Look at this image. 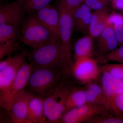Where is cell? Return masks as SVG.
Here are the masks:
<instances>
[{
  "instance_id": "5bb4252c",
  "label": "cell",
  "mask_w": 123,
  "mask_h": 123,
  "mask_svg": "<svg viewBox=\"0 0 123 123\" xmlns=\"http://www.w3.org/2000/svg\"><path fill=\"white\" fill-rule=\"evenodd\" d=\"M47 120L43 99L35 95L29 103L25 123H46L48 122Z\"/></svg>"
},
{
  "instance_id": "8d00e7d4",
  "label": "cell",
  "mask_w": 123,
  "mask_h": 123,
  "mask_svg": "<svg viewBox=\"0 0 123 123\" xmlns=\"http://www.w3.org/2000/svg\"></svg>"
},
{
  "instance_id": "d590c367",
  "label": "cell",
  "mask_w": 123,
  "mask_h": 123,
  "mask_svg": "<svg viewBox=\"0 0 123 123\" xmlns=\"http://www.w3.org/2000/svg\"><path fill=\"white\" fill-rule=\"evenodd\" d=\"M107 1H112V0H106Z\"/></svg>"
},
{
  "instance_id": "7402d4cb",
  "label": "cell",
  "mask_w": 123,
  "mask_h": 123,
  "mask_svg": "<svg viewBox=\"0 0 123 123\" xmlns=\"http://www.w3.org/2000/svg\"><path fill=\"white\" fill-rule=\"evenodd\" d=\"M20 43L17 40H10L0 43V60L5 56H11L13 52L20 50L21 48Z\"/></svg>"
},
{
  "instance_id": "83f0119b",
  "label": "cell",
  "mask_w": 123,
  "mask_h": 123,
  "mask_svg": "<svg viewBox=\"0 0 123 123\" xmlns=\"http://www.w3.org/2000/svg\"><path fill=\"white\" fill-rule=\"evenodd\" d=\"M84 89L85 92L87 102L97 105L105 106L110 111V107L105 101L88 88L85 87Z\"/></svg>"
},
{
  "instance_id": "603a6c76",
  "label": "cell",
  "mask_w": 123,
  "mask_h": 123,
  "mask_svg": "<svg viewBox=\"0 0 123 123\" xmlns=\"http://www.w3.org/2000/svg\"><path fill=\"white\" fill-rule=\"evenodd\" d=\"M111 111L115 116L123 118V94H119L109 97Z\"/></svg>"
},
{
  "instance_id": "ac0fdd59",
  "label": "cell",
  "mask_w": 123,
  "mask_h": 123,
  "mask_svg": "<svg viewBox=\"0 0 123 123\" xmlns=\"http://www.w3.org/2000/svg\"><path fill=\"white\" fill-rule=\"evenodd\" d=\"M93 38L90 35H87L77 41L74 47L75 60L84 57H92L93 55Z\"/></svg>"
},
{
  "instance_id": "ba28073f",
  "label": "cell",
  "mask_w": 123,
  "mask_h": 123,
  "mask_svg": "<svg viewBox=\"0 0 123 123\" xmlns=\"http://www.w3.org/2000/svg\"><path fill=\"white\" fill-rule=\"evenodd\" d=\"M75 60L74 75L78 80L87 83L98 78L100 70L95 60L91 57H84Z\"/></svg>"
},
{
  "instance_id": "d6a6232c",
  "label": "cell",
  "mask_w": 123,
  "mask_h": 123,
  "mask_svg": "<svg viewBox=\"0 0 123 123\" xmlns=\"http://www.w3.org/2000/svg\"><path fill=\"white\" fill-rule=\"evenodd\" d=\"M14 59V56L13 57L12 56H9L8 57L7 59H6L3 60H0V70L3 69L5 68L8 66L9 64H10L12 61Z\"/></svg>"
},
{
  "instance_id": "5b68a950",
  "label": "cell",
  "mask_w": 123,
  "mask_h": 123,
  "mask_svg": "<svg viewBox=\"0 0 123 123\" xmlns=\"http://www.w3.org/2000/svg\"><path fill=\"white\" fill-rule=\"evenodd\" d=\"M33 68H47L60 69V40L33 49L28 56Z\"/></svg>"
},
{
  "instance_id": "836d02e7",
  "label": "cell",
  "mask_w": 123,
  "mask_h": 123,
  "mask_svg": "<svg viewBox=\"0 0 123 123\" xmlns=\"http://www.w3.org/2000/svg\"><path fill=\"white\" fill-rule=\"evenodd\" d=\"M113 8L117 9L123 10V0H115L112 1Z\"/></svg>"
},
{
  "instance_id": "8fae6325",
  "label": "cell",
  "mask_w": 123,
  "mask_h": 123,
  "mask_svg": "<svg viewBox=\"0 0 123 123\" xmlns=\"http://www.w3.org/2000/svg\"><path fill=\"white\" fill-rule=\"evenodd\" d=\"M35 94L24 89L14 100L10 112L12 123H26L29 103Z\"/></svg>"
},
{
  "instance_id": "d6986e66",
  "label": "cell",
  "mask_w": 123,
  "mask_h": 123,
  "mask_svg": "<svg viewBox=\"0 0 123 123\" xmlns=\"http://www.w3.org/2000/svg\"><path fill=\"white\" fill-rule=\"evenodd\" d=\"M22 38V27L10 24H0V43L10 40H17L20 43Z\"/></svg>"
},
{
  "instance_id": "2e32d148",
  "label": "cell",
  "mask_w": 123,
  "mask_h": 123,
  "mask_svg": "<svg viewBox=\"0 0 123 123\" xmlns=\"http://www.w3.org/2000/svg\"><path fill=\"white\" fill-rule=\"evenodd\" d=\"M109 9L104 7L92 13L89 28L90 35L93 38L99 37L106 26V20L109 15Z\"/></svg>"
},
{
  "instance_id": "30bf717a",
  "label": "cell",
  "mask_w": 123,
  "mask_h": 123,
  "mask_svg": "<svg viewBox=\"0 0 123 123\" xmlns=\"http://www.w3.org/2000/svg\"><path fill=\"white\" fill-rule=\"evenodd\" d=\"M28 53L27 51L24 50L14 56L11 63L0 70V93L6 90L12 84L20 68L26 61Z\"/></svg>"
},
{
  "instance_id": "74e56055",
  "label": "cell",
  "mask_w": 123,
  "mask_h": 123,
  "mask_svg": "<svg viewBox=\"0 0 123 123\" xmlns=\"http://www.w3.org/2000/svg\"><path fill=\"white\" fill-rule=\"evenodd\" d=\"M122 94H123V93H122Z\"/></svg>"
},
{
  "instance_id": "52a82bcc",
  "label": "cell",
  "mask_w": 123,
  "mask_h": 123,
  "mask_svg": "<svg viewBox=\"0 0 123 123\" xmlns=\"http://www.w3.org/2000/svg\"><path fill=\"white\" fill-rule=\"evenodd\" d=\"M109 111V109L105 106L87 102L83 105L67 111L59 123H85L94 117L108 114Z\"/></svg>"
},
{
  "instance_id": "f546056e",
  "label": "cell",
  "mask_w": 123,
  "mask_h": 123,
  "mask_svg": "<svg viewBox=\"0 0 123 123\" xmlns=\"http://www.w3.org/2000/svg\"><path fill=\"white\" fill-rule=\"evenodd\" d=\"M123 21V15L116 13L113 12L109 14L106 20V26L114 27L115 25Z\"/></svg>"
},
{
  "instance_id": "4fadbf2b",
  "label": "cell",
  "mask_w": 123,
  "mask_h": 123,
  "mask_svg": "<svg viewBox=\"0 0 123 123\" xmlns=\"http://www.w3.org/2000/svg\"><path fill=\"white\" fill-rule=\"evenodd\" d=\"M71 15L73 28L83 33L89 32L92 15L90 7L84 2L75 9Z\"/></svg>"
},
{
  "instance_id": "e575fe53",
  "label": "cell",
  "mask_w": 123,
  "mask_h": 123,
  "mask_svg": "<svg viewBox=\"0 0 123 123\" xmlns=\"http://www.w3.org/2000/svg\"><path fill=\"white\" fill-rule=\"evenodd\" d=\"M20 0L22 1H23V2H24V1H25V0Z\"/></svg>"
},
{
  "instance_id": "8992f818",
  "label": "cell",
  "mask_w": 123,
  "mask_h": 123,
  "mask_svg": "<svg viewBox=\"0 0 123 123\" xmlns=\"http://www.w3.org/2000/svg\"><path fill=\"white\" fill-rule=\"evenodd\" d=\"M32 68L31 64L26 61L12 84L6 90L0 93V105L7 112L11 111L14 100L27 86Z\"/></svg>"
},
{
  "instance_id": "1f68e13d",
  "label": "cell",
  "mask_w": 123,
  "mask_h": 123,
  "mask_svg": "<svg viewBox=\"0 0 123 123\" xmlns=\"http://www.w3.org/2000/svg\"><path fill=\"white\" fill-rule=\"evenodd\" d=\"M119 45L123 44V21L114 25L113 27Z\"/></svg>"
},
{
  "instance_id": "484cf974",
  "label": "cell",
  "mask_w": 123,
  "mask_h": 123,
  "mask_svg": "<svg viewBox=\"0 0 123 123\" xmlns=\"http://www.w3.org/2000/svg\"><path fill=\"white\" fill-rule=\"evenodd\" d=\"M86 123H123V118L110 114L100 115L94 117Z\"/></svg>"
},
{
  "instance_id": "d4e9b609",
  "label": "cell",
  "mask_w": 123,
  "mask_h": 123,
  "mask_svg": "<svg viewBox=\"0 0 123 123\" xmlns=\"http://www.w3.org/2000/svg\"><path fill=\"white\" fill-rule=\"evenodd\" d=\"M100 71L109 73L119 79L123 80V64H107L99 68Z\"/></svg>"
},
{
  "instance_id": "cb8c5ba5",
  "label": "cell",
  "mask_w": 123,
  "mask_h": 123,
  "mask_svg": "<svg viewBox=\"0 0 123 123\" xmlns=\"http://www.w3.org/2000/svg\"><path fill=\"white\" fill-rule=\"evenodd\" d=\"M84 0H57L56 7L71 14L74 11L84 3Z\"/></svg>"
},
{
  "instance_id": "4316f807",
  "label": "cell",
  "mask_w": 123,
  "mask_h": 123,
  "mask_svg": "<svg viewBox=\"0 0 123 123\" xmlns=\"http://www.w3.org/2000/svg\"><path fill=\"white\" fill-rule=\"evenodd\" d=\"M85 87L92 91L100 98L105 101L110 107V104L109 97L102 86L99 85L94 81H92L86 83Z\"/></svg>"
},
{
  "instance_id": "ffe728a7",
  "label": "cell",
  "mask_w": 123,
  "mask_h": 123,
  "mask_svg": "<svg viewBox=\"0 0 123 123\" xmlns=\"http://www.w3.org/2000/svg\"><path fill=\"white\" fill-rule=\"evenodd\" d=\"M86 102L84 89L76 86L70 92L66 99L65 103L66 111L72 108L83 105Z\"/></svg>"
},
{
  "instance_id": "44dd1931",
  "label": "cell",
  "mask_w": 123,
  "mask_h": 123,
  "mask_svg": "<svg viewBox=\"0 0 123 123\" xmlns=\"http://www.w3.org/2000/svg\"><path fill=\"white\" fill-rule=\"evenodd\" d=\"M53 0H25L23 8L28 15L35 14L37 11L50 4Z\"/></svg>"
},
{
  "instance_id": "4dcf8cb0",
  "label": "cell",
  "mask_w": 123,
  "mask_h": 123,
  "mask_svg": "<svg viewBox=\"0 0 123 123\" xmlns=\"http://www.w3.org/2000/svg\"><path fill=\"white\" fill-rule=\"evenodd\" d=\"M84 2L91 9L95 10L104 8L107 3L102 0H84Z\"/></svg>"
},
{
  "instance_id": "3957f363",
  "label": "cell",
  "mask_w": 123,
  "mask_h": 123,
  "mask_svg": "<svg viewBox=\"0 0 123 123\" xmlns=\"http://www.w3.org/2000/svg\"><path fill=\"white\" fill-rule=\"evenodd\" d=\"M60 14V69L63 77L69 79L74 77V62L72 59L71 40L73 23L71 14L58 9Z\"/></svg>"
},
{
  "instance_id": "9a60e30c",
  "label": "cell",
  "mask_w": 123,
  "mask_h": 123,
  "mask_svg": "<svg viewBox=\"0 0 123 123\" xmlns=\"http://www.w3.org/2000/svg\"><path fill=\"white\" fill-rule=\"evenodd\" d=\"M118 46L113 27L107 26L99 36L98 47L99 53L105 56Z\"/></svg>"
},
{
  "instance_id": "6da1fadb",
  "label": "cell",
  "mask_w": 123,
  "mask_h": 123,
  "mask_svg": "<svg viewBox=\"0 0 123 123\" xmlns=\"http://www.w3.org/2000/svg\"><path fill=\"white\" fill-rule=\"evenodd\" d=\"M68 79L63 78L42 98L45 116L49 123H59L66 111V99L70 92L76 86Z\"/></svg>"
},
{
  "instance_id": "9c48e42d",
  "label": "cell",
  "mask_w": 123,
  "mask_h": 123,
  "mask_svg": "<svg viewBox=\"0 0 123 123\" xmlns=\"http://www.w3.org/2000/svg\"><path fill=\"white\" fill-rule=\"evenodd\" d=\"M24 2L17 0L0 7V24H7L22 27L27 16L23 8Z\"/></svg>"
},
{
  "instance_id": "277c9868",
  "label": "cell",
  "mask_w": 123,
  "mask_h": 123,
  "mask_svg": "<svg viewBox=\"0 0 123 123\" xmlns=\"http://www.w3.org/2000/svg\"><path fill=\"white\" fill-rule=\"evenodd\" d=\"M63 78L60 69L32 68L27 86L32 93L42 98Z\"/></svg>"
},
{
  "instance_id": "7a4b0ae2",
  "label": "cell",
  "mask_w": 123,
  "mask_h": 123,
  "mask_svg": "<svg viewBox=\"0 0 123 123\" xmlns=\"http://www.w3.org/2000/svg\"><path fill=\"white\" fill-rule=\"evenodd\" d=\"M20 43L35 49L56 41L60 38L46 27L35 15H28L22 26Z\"/></svg>"
},
{
  "instance_id": "f1b7e54d",
  "label": "cell",
  "mask_w": 123,
  "mask_h": 123,
  "mask_svg": "<svg viewBox=\"0 0 123 123\" xmlns=\"http://www.w3.org/2000/svg\"><path fill=\"white\" fill-rule=\"evenodd\" d=\"M108 61L118 62L123 64V44L105 56Z\"/></svg>"
},
{
  "instance_id": "e0dca14e",
  "label": "cell",
  "mask_w": 123,
  "mask_h": 123,
  "mask_svg": "<svg viewBox=\"0 0 123 123\" xmlns=\"http://www.w3.org/2000/svg\"><path fill=\"white\" fill-rule=\"evenodd\" d=\"M101 72L102 73V86L108 97L122 94L123 92V80L117 78L106 72Z\"/></svg>"
},
{
  "instance_id": "7c38bea8",
  "label": "cell",
  "mask_w": 123,
  "mask_h": 123,
  "mask_svg": "<svg viewBox=\"0 0 123 123\" xmlns=\"http://www.w3.org/2000/svg\"><path fill=\"white\" fill-rule=\"evenodd\" d=\"M35 14L43 25L60 37V12L56 6L50 4Z\"/></svg>"
}]
</instances>
